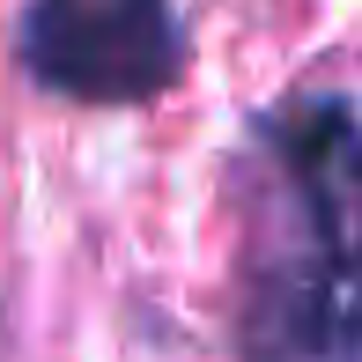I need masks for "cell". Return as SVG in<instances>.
I'll use <instances>...</instances> for the list:
<instances>
[{
    "instance_id": "6da1fadb",
    "label": "cell",
    "mask_w": 362,
    "mask_h": 362,
    "mask_svg": "<svg viewBox=\"0 0 362 362\" xmlns=\"http://www.w3.org/2000/svg\"><path fill=\"white\" fill-rule=\"evenodd\" d=\"M259 156L244 362H362V119L340 96H303L259 126Z\"/></svg>"
},
{
    "instance_id": "7a4b0ae2",
    "label": "cell",
    "mask_w": 362,
    "mask_h": 362,
    "mask_svg": "<svg viewBox=\"0 0 362 362\" xmlns=\"http://www.w3.org/2000/svg\"><path fill=\"white\" fill-rule=\"evenodd\" d=\"M23 67L81 104H141L185 74V23L170 0H30Z\"/></svg>"
}]
</instances>
